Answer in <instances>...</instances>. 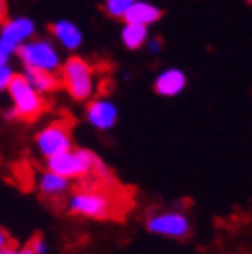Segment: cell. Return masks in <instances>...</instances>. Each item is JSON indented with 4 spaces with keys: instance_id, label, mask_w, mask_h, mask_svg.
I'll return each instance as SVG.
<instances>
[{
    "instance_id": "603a6c76",
    "label": "cell",
    "mask_w": 252,
    "mask_h": 254,
    "mask_svg": "<svg viewBox=\"0 0 252 254\" xmlns=\"http://www.w3.org/2000/svg\"><path fill=\"white\" fill-rule=\"evenodd\" d=\"M6 21V0H0V23Z\"/></svg>"
},
{
    "instance_id": "d6986e66",
    "label": "cell",
    "mask_w": 252,
    "mask_h": 254,
    "mask_svg": "<svg viewBox=\"0 0 252 254\" xmlns=\"http://www.w3.org/2000/svg\"><path fill=\"white\" fill-rule=\"evenodd\" d=\"M147 48H149L151 54H159L161 48H163V42L159 40V37H149V40H147Z\"/></svg>"
},
{
    "instance_id": "44dd1931",
    "label": "cell",
    "mask_w": 252,
    "mask_h": 254,
    "mask_svg": "<svg viewBox=\"0 0 252 254\" xmlns=\"http://www.w3.org/2000/svg\"><path fill=\"white\" fill-rule=\"evenodd\" d=\"M8 58H10V54L6 52L2 46H0V66H2V64H8Z\"/></svg>"
},
{
    "instance_id": "277c9868",
    "label": "cell",
    "mask_w": 252,
    "mask_h": 254,
    "mask_svg": "<svg viewBox=\"0 0 252 254\" xmlns=\"http://www.w3.org/2000/svg\"><path fill=\"white\" fill-rule=\"evenodd\" d=\"M62 85L72 99L87 101L95 91V72L87 60L72 56L62 64Z\"/></svg>"
},
{
    "instance_id": "2e32d148",
    "label": "cell",
    "mask_w": 252,
    "mask_h": 254,
    "mask_svg": "<svg viewBox=\"0 0 252 254\" xmlns=\"http://www.w3.org/2000/svg\"><path fill=\"white\" fill-rule=\"evenodd\" d=\"M136 0H104V8L110 17L114 19H124V15L130 10V6Z\"/></svg>"
},
{
    "instance_id": "ac0fdd59",
    "label": "cell",
    "mask_w": 252,
    "mask_h": 254,
    "mask_svg": "<svg viewBox=\"0 0 252 254\" xmlns=\"http://www.w3.org/2000/svg\"><path fill=\"white\" fill-rule=\"evenodd\" d=\"M31 248L37 252V254H46V250H48V246H46V240L42 238V236H37V238H33L31 240Z\"/></svg>"
},
{
    "instance_id": "9c48e42d",
    "label": "cell",
    "mask_w": 252,
    "mask_h": 254,
    "mask_svg": "<svg viewBox=\"0 0 252 254\" xmlns=\"http://www.w3.org/2000/svg\"><path fill=\"white\" fill-rule=\"evenodd\" d=\"M85 116H87V122H89L93 128H97V130H110V128H114V126H116L118 108H116V104H112L110 99L97 97V99H93V101L87 104Z\"/></svg>"
},
{
    "instance_id": "4fadbf2b",
    "label": "cell",
    "mask_w": 252,
    "mask_h": 254,
    "mask_svg": "<svg viewBox=\"0 0 252 254\" xmlns=\"http://www.w3.org/2000/svg\"><path fill=\"white\" fill-rule=\"evenodd\" d=\"M161 19V10L151 4L145 2V0H136V2L130 6V10L124 15V23H138V25H153Z\"/></svg>"
},
{
    "instance_id": "5b68a950",
    "label": "cell",
    "mask_w": 252,
    "mask_h": 254,
    "mask_svg": "<svg viewBox=\"0 0 252 254\" xmlns=\"http://www.w3.org/2000/svg\"><path fill=\"white\" fill-rule=\"evenodd\" d=\"M19 60L23 62L25 68L31 70H46V72H58L62 70V60L54 44L48 40H29L25 42L19 50Z\"/></svg>"
},
{
    "instance_id": "3957f363",
    "label": "cell",
    "mask_w": 252,
    "mask_h": 254,
    "mask_svg": "<svg viewBox=\"0 0 252 254\" xmlns=\"http://www.w3.org/2000/svg\"><path fill=\"white\" fill-rule=\"evenodd\" d=\"M99 161L102 159L95 153H91L89 149H70V151L58 153L54 157H48L46 168L68 178V180H83V178L93 174Z\"/></svg>"
},
{
    "instance_id": "e0dca14e",
    "label": "cell",
    "mask_w": 252,
    "mask_h": 254,
    "mask_svg": "<svg viewBox=\"0 0 252 254\" xmlns=\"http://www.w3.org/2000/svg\"><path fill=\"white\" fill-rule=\"evenodd\" d=\"M12 77H15V72H12V68H10L8 64H2V66H0V93L8 89Z\"/></svg>"
},
{
    "instance_id": "7c38bea8",
    "label": "cell",
    "mask_w": 252,
    "mask_h": 254,
    "mask_svg": "<svg viewBox=\"0 0 252 254\" xmlns=\"http://www.w3.org/2000/svg\"><path fill=\"white\" fill-rule=\"evenodd\" d=\"M50 31H52V35L60 42V46L66 50H79V46L83 44V33L72 21L60 19V21L52 23Z\"/></svg>"
},
{
    "instance_id": "9a60e30c",
    "label": "cell",
    "mask_w": 252,
    "mask_h": 254,
    "mask_svg": "<svg viewBox=\"0 0 252 254\" xmlns=\"http://www.w3.org/2000/svg\"><path fill=\"white\" fill-rule=\"evenodd\" d=\"M25 79L31 83V87L40 93H50L58 89V79L54 72H46V70H31V68H25Z\"/></svg>"
},
{
    "instance_id": "6da1fadb",
    "label": "cell",
    "mask_w": 252,
    "mask_h": 254,
    "mask_svg": "<svg viewBox=\"0 0 252 254\" xmlns=\"http://www.w3.org/2000/svg\"><path fill=\"white\" fill-rule=\"evenodd\" d=\"M85 184H81L79 190L68 196V211L74 215H81V217H89V219H108L114 215L116 205L114 198L110 196L108 186L110 182L106 180H97L93 176L85 178Z\"/></svg>"
},
{
    "instance_id": "5bb4252c",
    "label": "cell",
    "mask_w": 252,
    "mask_h": 254,
    "mask_svg": "<svg viewBox=\"0 0 252 254\" xmlns=\"http://www.w3.org/2000/svg\"><path fill=\"white\" fill-rule=\"evenodd\" d=\"M120 40H122L124 48H128V50H141L147 44V40H149L147 25L124 23V27L120 31Z\"/></svg>"
},
{
    "instance_id": "52a82bcc",
    "label": "cell",
    "mask_w": 252,
    "mask_h": 254,
    "mask_svg": "<svg viewBox=\"0 0 252 254\" xmlns=\"http://www.w3.org/2000/svg\"><path fill=\"white\" fill-rule=\"evenodd\" d=\"M147 230L155 236L163 238H174V240H184L190 234V221L184 213L180 211H161L151 215L147 219Z\"/></svg>"
},
{
    "instance_id": "ffe728a7",
    "label": "cell",
    "mask_w": 252,
    "mask_h": 254,
    "mask_svg": "<svg viewBox=\"0 0 252 254\" xmlns=\"http://www.w3.org/2000/svg\"><path fill=\"white\" fill-rule=\"evenodd\" d=\"M0 254H17V246H15V242H8L6 246H2V248H0Z\"/></svg>"
},
{
    "instance_id": "8992f818",
    "label": "cell",
    "mask_w": 252,
    "mask_h": 254,
    "mask_svg": "<svg viewBox=\"0 0 252 254\" xmlns=\"http://www.w3.org/2000/svg\"><path fill=\"white\" fill-rule=\"evenodd\" d=\"M35 147L37 151L48 159L58 153L72 149V138H70V124L66 120H56L52 124L44 126L35 136Z\"/></svg>"
},
{
    "instance_id": "7402d4cb",
    "label": "cell",
    "mask_w": 252,
    "mask_h": 254,
    "mask_svg": "<svg viewBox=\"0 0 252 254\" xmlns=\"http://www.w3.org/2000/svg\"><path fill=\"white\" fill-rule=\"evenodd\" d=\"M8 242H12V240L8 238V234L2 230V227H0V248H2V246H6Z\"/></svg>"
},
{
    "instance_id": "8fae6325",
    "label": "cell",
    "mask_w": 252,
    "mask_h": 254,
    "mask_svg": "<svg viewBox=\"0 0 252 254\" xmlns=\"http://www.w3.org/2000/svg\"><path fill=\"white\" fill-rule=\"evenodd\" d=\"M37 190L46 198H60L70 190V180L46 168V172L37 176Z\"/></svg>"
},
{
    "instance_id": "cb8c5ba5",
    "label": "cell",
    "mask_w": 252,
    "mask_h": 254,
    "mask_svg": "<svg viewBox=\"0 0 252 254\" xmlns=\"http://www.w3.org/2000/svg\"><path fill=\"white\" fill-rule=\"evenodd\" d=\"M17 254H37L33 248H31V244H27L25 248H21V250H17Z\"/></svg>"
},
{
    "instance_id": "ba28073f",
    "label": "cell",
    "mask_w": 252,
    "mask_h": 254,
    "mask_svg": "<svg viewBox=\"0 0 252 254\" xmlns=\"http://www.w3.org/2000/svg\"><path fill=\"white\" fill-rule=\"evenodd\" d=\"M33 33H35V25L27 17H17V19L4 21L2 27H0V46H2L8 54H15L25 42L31 40Z\"/></svg>"
},
{
    "instance_id": "7a4b0ae2",
    "label": "cell",
    "mask_w": 252,
    "mask_h": 254,
    "mask_svg": "<svg viewBox=\"0 0 252 254\" xmlns=\"http://www.w3.org/2000/svg\"><path fill=\"white\" fill-rule=\"evenodd\" d=\"M8 95L12 99V110L6 112V118H21V120H35L44 112L42 93L35 91L31 83L25 79V74H15L8 85Z\"/></svg>"
},
{
    "instance_id": "d4e9b609",
    "label": "cell",
    "mask_w": 252,
    "mask_h": 254,
    "mask_svg": "<svg viewBox=\"0 0 252 254\" xmlns=\"http://www.w3.org/2000/svg\"><path fill=\"white\" fill-rule=\"evenodd\" d=\"M246 2H248V4H252V0H246Z\"/></svg>"
},
{
    "instance_id": "30bf717a",
    "label": "cell",
    "mask_w": 252,
    "mask_h": 254,
    "mask_svg": "<svg viewBox=\"0 0 252 254\" xmlns=\"http://www.w3.org/2000/svg\"><path fill=\"white\" fill-rule=\"evenodd\" d=\"M153 87H155V93H159L163 97L180 95L186 87V74L180 68H166L157 74Z\"/></svg>"
}]
</instances>
